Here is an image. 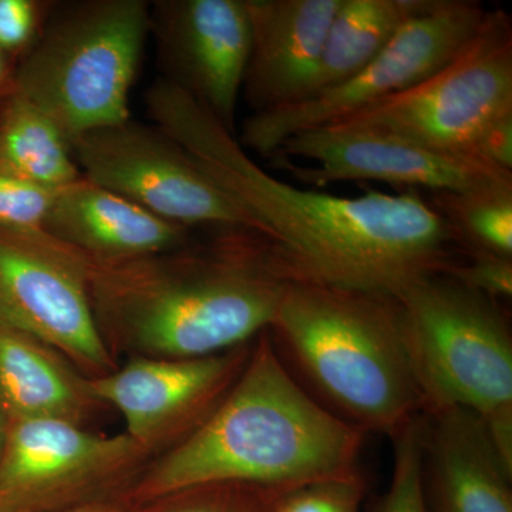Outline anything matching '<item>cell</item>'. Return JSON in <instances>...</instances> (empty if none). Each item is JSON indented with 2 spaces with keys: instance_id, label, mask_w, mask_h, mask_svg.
Returning <instances> with one entry per match:
<instances>
[{
  "instance_id": "obj_1",
  "label": "cell",
  "mask_w": 512,
  "mask_h": 512,
  "mask_svg": "<svg viewBox=\"0 0 512 512\" xmlns=\"http://www.w3.org/2000/svg\"><path fill=\"white\" fill-rule=\"evenodd\" d=\"M146 106L154 124L256 222L289 281L397 296L454 264L453 232L419 191L338 197L295 187L266 173L235 134L167 80L151 84Z\"/></svg>"
},
{
  "instance_id": "obj_2",
  "label": "cell",
  "mask_w": 512,
  "mask_h": 512,
  "mask_svg": "<svg viewBox=\"0 0 512 512\" xmlns=\"http://www.w3.org/2000/svg\"><path fill=\"white\" fill-rule=\"evenodd\" d=\"M87 282L106 342L140 356L195 359L268 330L289 279L261 235L227 229L207 244L130 261L89 259Z\"/></svg>"
},
{
  "instance_id": "obj_3",
  "label": "cell",
  "mask_w": 512,
  "mask_h": 512,
  "mask_svg": "<svg viewBox=\"0 0 512 512\" xmlns=\"http://www.w3.org/2000/svg\"><path fill=\"white\" fill-rule=\"evenodd\" d=\"M365 437L302 386L265 330L214 412L138 477L131 498L156 503L215 484L292 490L353 476Z\"/></svg>"
},
{
  "instance_id": "obj_4",
  "label": "cell",
  "mask_w": 512,
  "mask_h": 512,
  "mask_svg": "<svg viewBox=\"0 0 512 512\" xmlns=\"http://www.w3.org/2000/svg\"><path fill=\"white\" fill-rule=\"evenodd\" d=\"M268 332L319 402L363 433L393 439L423 413L396 296L289 281Z\"/></svg>"
},
{
  "instance_id": "obj_5",
  "label": "cell",
  "mask_w": 512,
  "mask_h": 512,
  "mask_svg": "<svg viewBox=\"0 0 512 512\" xmlns=\"http://www.w3.org/2000/svg\"><path fill=\"white\" fill-rule=\"evenodd\" d=\"M396 299L421 412L473 413L512 471V338L497 302L444 272Z\"/></svg>"
},
{
  "instance_id": "obj_6",
  "label": "cell",
  "mask_w": 512,
  "mask_h": 512,
  "mask_svg": "<svg viewBox=\"0 0 512 512\" xmlns=\"http://www.w3.org/2000/svg\"><path fill=\"white\" fill-rule=\"evenodd\" d=\"M151 28L146 0L56 3L16 66V93L76 138L131 119L130 92Z\"/></svg>"
},
{
  "instance_id": "obj_7",
  "label": "cell",
  "mask_w": 512,
  "mask_h": 512,
  "mask_svg": "<svg viewBox=\"0 0 512 512\" xmlns=\"http://www.w3.org/2000/svg\"><path fill=\"white\" fill-rule=\"evenodd\" d=\"M487 10L471 0H436L404 23L389 43L355 76L308 99L252 113L239 144L271 158L293 134L338 123L366 107L406 92L443 69L471 42Z\"/></svg>"
},
{
  "instance_id": "obj_8",
  "label": "cell",
  "mask_w": 512,
  "mask_h": 512,
  "mask_svg": "<svg viewBox=\"0 0 512 512\" xmlns=\"http://www.w3.org/2000/svg\"><path fill=\"white\" fill-rule=\"evenodd\" d=\"M511 111V16L493 10L439 72L338 123L384 131L431 150L473 154L485 128Z\"/></svg>"
},
{
  "instance_id": "obj_9",
  "label": "cell",
  "mask_w": 512,
  "mask_h": 512,
  "mask_svg": "<svg viewBox=\"0 0 512 512\" xmlns=\"http://www.w3.org/2000/svg\"><path fill=\"white\" fill-rule=\"evenodd\" d=\"M83 177L161 220L217 231L258 225L201 170L173 137L133 119L100 127L72 143Z\"/></svg>"
},
{
  "instance_id": "obj_10",
  "label": "cell",
  "mask_w": 512,
  "mask_h": 512,
  "mask_svg": "<svg viewBox=\"0 0 512 512\" xmlns=\"http://www.w3.org/2000/svg\"><path fill=\"white\" fill-rule=\"evenodd\" d=\"M89 259L45 229L0 227V325L32 336L92 375L113 372L94 316Z\"/></svg>"
},
{
  "instance_id": "obj_11",
  "label": "cell",
  "mask_w": 512,
  "mask_h": 512,
  "mask_svg": "<svg viewBox=\"0 0 512 512\" xmlns=\"http://www.w3.org/2000/svg\"><path fill=\"white\" fill-rule=\"evenodd\" d=\"M150 451L126 433L101 436L63 420L9 421L0 512H62L127 480Z\"/></svg>"
},
{
  "instance_id": "obj_12",
  "label": "cell",
  "mask_w": 512,
  "mask_h": 512,
  "mask_svg": "<svg viewBox=\"0 0 512 512\" xmlns=\"http://www.w3.org/2000/svg\"><path fill=\"white\" fill-rule=\"evenodd\" d=\"M271 158L311 187L379 181L414 191L458 194L512 184L511 171L476 154L431 150L384 131L340 123L293 134Z\"/></svg>"
},
{
  "instance_id": "obj_13",
  "label": "cell",
  "mask_w": 512,
  "mask_h": 512,
  "mask_svg": "<svg viewBox=\"0 0 512 512\" xmlns=\"http://www.w3.org/2000/svg\"><path fill=\"white\" fill-rule=\"evenodd\" d=\"M249 343L195 359L138 356L119 370L89 377L101 404L116 407L126 434L153 451L180 443L221 403L247 365Z\"/></svg>"
},
{
  "instance_id": "obj_14",
  "label": "cell",
  "mask_w": 512,
  "mask_h": 512,
  "mask_svg": "<svg viewBox=\"0 0 512 512\" xmlns=\"http://www.w3.org/2000/svg\"><path fill=\"white\" fill-rule=\"evenodd\" d=\"M161 79L174 84L235 134L251 25L245 0L151 3Z\"/></svg>"
},
{
  "instance_id": "obj_15",
  "label": "cell",
  "mask_w": 512,
  "mask_h": 512,
  "mask_svg": "<svg viewBox=\"0 0 512 512\" xmlns=\"http://www.w3.org/2000/svg\"><path fill=\"white\" fill-rule=\"evenodd\" d=\"M251 52L242 93L254 113L305 99L340 0H245Z\"/></svg>"
},
{
  "instance_id": "obj_16",
  "label": "cell",
  "mask_w": 512,
  "mask_h": 512,
  "mask_svg": "<svg viewBox=\"0 0 512 512\" xmlns=\"http://www.w3.org/2000/svg\"><path fill=\"white\" fill-rule=\"evenodd\" d=\"M424 420L427 512H512V471L477 416L448 409Z\"/></svg>"
},
{
  "instance_id": "obj_17",
  "label": "cell",
  "mask_w": 512,
  "mask_h": 512,
  "mask_svg": "<svg viewBox=\"0 0 512 512\" xmlns=\"http://www.w3.org/2000/svg\"><path fill=\"white\" fill-rule=\"evenodd\" d=\"M43 229L97 262L130 261L171 251L188 244L191 231L161 220L86 177L59 191Z\"/></svg>"
},
{
  "instance_id": "obj_18",
  "label": "cell",
  "mask_w": 512,
  "mask_h": 512,
  "mask_svg": "<svg viewBox=\"0 0 512 512\" xmlns=\"http://www.w3.org/2000/svg\"><path fill=\"white\" fill-rule=\"evenodd\" d=\"M55 349L0 325V410L8 421L63 420L80 424L100 406L89 379Z\"/></svg>"
},
{
  "instance_id": "obj_19",
  "label": "cell",
  "mask_w": 512,
  "mask_h": 512,
  "mask_svg": "<svg viewBox=\"0 0 512 512\" xmlns=\"http://www.w3.org/2000/svg\"><path fill=\"white\" fill-rule=\"evenodd\" d=\"M434 3L436 0H340L305 99L355 76L404 23Z\"/></svg>"
},
{
  "instance_id": "obj_20",
  "label": "cell",
  "mask_w": 512,
  "mask_h": 512,
  "mask_svg": "<svg viewBox=\"0 0 512 512\" xmlns=\"http://www.w3.org/2000/svg\"><path fill=\"white\" fill-rule=\"evenodd\" d=\"M0 163L57 190L83 177L59 127L16 92L0 104Z\"/></svg>"
},
{
  "instance_id": "obj_21",
  "label": "cell",
  "mask_w": 512,
  "mask_h": 512,
  "mask_svg": "<svg viewBox=\"0 0 512 512\" xmlns=\"http://www.w3.org/2000/svg\"><path fill=\"white\" fill-rule=\"evenodd\" d=\"M431 205L468 254L512 258V184L467 192H437Z\"/></svg>"
},
{
  "instance_id": "obj_22",
  "label": "cell",
  "mask_w": 512,
  "mask_h": 512,
  "mask_svg": "<svg viewBox=\"0 0 512 512\" xmlns=\"http://www.w3.org/2000/svg\"><path fill=\"white\" fill-rule=\"evenodd\" d=\"M424 414L414 417L393 437V471L379 512H427L424 497Z\"/></svg>"
},
{
  "instance_id": "obj_23",
  "label": "cell",
  "mask_w": 512,
  "mask_h": 512,
  "mask_svg": "<svg viewBox=\"0 0 512 512\" xmlns=\"http://www.w3.org/2000/svg\"><path fill=\"white\" fill-rule=\"evenodd\" d=\"M285 491L248 484L207 485L167 498L170 505L157 512H274Z\"/></svg>"
},
{
  "instance_id": "obj_24",
  "label": "cell",
  "mask_w": 512,
  "mask_h": 512,
  "mask_svg": "<svg viewBox=\"0 0 512 512\" xmlns=\"http://www.w3.org/2000/svg\"><path fill=\"white\" fill-rule=\"evenodd\" d=\"M60 190L35 183L0 163V227L43 229Z\"/></svg>"
},
{
  "instance_id": "obj_25",
  "label": "cell",
  "mask_w": 512,
  "mask_h": 512,
  "mask_svg": "<svg viewBox=\"0 0 512 512\" xmlns=\"http://www.w3.org/2000/svg\"><path fill=\"white\" fill-rule=\"evenodd\" d=\"M57 2L0 0V53L18 64L35 47Z\"/></svg>"
},
{
  "instance_id": "obj_26",
  "label": "cell",
  "mask_w": 512,
  "mask_h": 512,
  "mask_svg": "<svg viewBox=\"0 0 512 512\" xmlns=\"http://www.w3.org/2000/svg\"><path fill=\"white\" fill-rule=\"evenodd\" d=\"M363 488L359 473L302 485L285 491L274 512H359Z\"/></svg>"
},
{
  "instance_id": "obj_27",
  "label": "cell",
  "mask_w": 512,
  "mask_h": 512,
  "mask_svg": "<svg viewBox=\"0 0 512 512\" xmlns=\"http://www.w3.org/2000/svg\"><path fill=\"white\" fill-rule=\"evenodd\" d=\"M444 274L450 275L471 291L497 302L511 299L512 258L491 254H470L466 264L454 262Z\"/></svg>"
},
{
  "instance_id": "obj_28",
  "label": "cell",
  "mask_w": 512,
  "mask_h": 512,
  "mask_svg": "<svg viewBox=\"0 0 512 512\" xmlns=\"http://www.w3.org/2000/svg\"><path fill=\"white\" fill-rule=\"evenodd\" d=\"M473 154L512 173V111L494 120L478 138Z\"/></svg>"
},
{
  "instance_id": "obj_29",
  "label": "cell",
  "mask_w": 512,
  "mask_h": 512,
  "mask_svg": "<svg viewBox=\"0 0 512 512\" xmlns=\"http://www.w3.org/2000/svg\"><path fill=\"white\" fill-rule=\"evenodd\" d=\"M16 64L0 53V104L16 92Z\"/></svg>"
},
{
  "instance_id": "obj_30",
  "label": "cell",
  "mask_w": 512,
  "mask_h": 512,
  "mask_svg": "<svg viewBox=\"0 0 512 512\" xmlns=\"http://www.w3.org/2000/svg\"><path fill=\"white\" fill-rule=\"evenodd\" d=\"M9 421L0 410V458H2L3 447H5L6 433H8Z\"/></svg>"
},
{
  "instance_id": "obj_31",
  "label": "cell",
  "mask_w": 512,
  "mask_h": 512,
  "mask_svg": "<svg viewBox=\"0 0 512 512\" xmlns=\"http://www.w3.org/2000/svg\"><path fill=\"white\" fill-rule=\"evenodd\" d=\"M62 512H114L111 510H107L106 507H97V505L87 504L82 505V507L72 508V510L62 511Z\"/></svg>"
}]
</instances>
